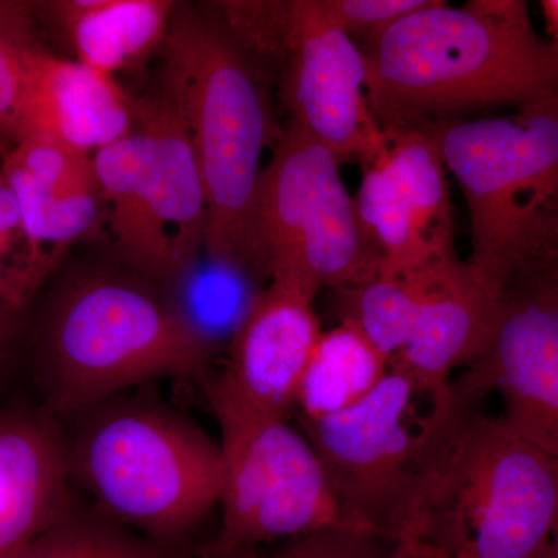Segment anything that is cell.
Segmentation results:
<instances>
[{
    "label": "cell",
    "mask_w": 558,
    "mask_h": 558,
    "mask_svg": "<svg viewBox=\"0 0 558 558\" xmlns=\"http://www.w3.org/2000/svg\"><path fill=\"white\" fill-rule=\"evenodd\" d=\"M357 44L381 128H429L558 97V49L521 0H429Z\"/></svg>",
    "instance_id": "1"
},
{
    "label": "cell",
    "mask_w": 558,
    "mask_h": 558,
    "mask_svg": "<svg viewBox=\"0 0 558 558\" xmlns=\"http://www.w3.org/2000/svg\"><path fill=\"white\" fill-rule=\"evenodd\" d=\"M461 381L436 398L400 542L449 558H539L558 527V457L476 409Z\"/></svg>",
    "instance_id": "2"
},
{
    "label": "cell",
    "mask_w": 558,
    "mask_h": 558,
    "mask_svg": "<svg viewBox=\"0 0 558 558\" xmlns=\"http://www.w3.org/2000/svg\"><path fill=\"white\" fill-rule=\"evenodd\" d=\"M160 50L161 92L189 134L207 196L204 250L252 269L253 204L266 150H274L282 132L271 116L270 83L234 47L208 5L178 3Z\"/></svg>",
    "instance_id": "3"
},
{
    "label": "cell",
    "mask_w": 558,
    "mask_h": 558,
    "mask_svg": "<svg viewBox=\"0 0 558 558\" xmlns=\"http://www.w3.org/2000/svg\"><path fill=\"white\" fill-rule=\"evenodd\" d=\"M428 130L468 204V264L480 284L505 296L548 269L558 256V97Z\"/></svg>",
    "instance_id": "4"
},
{
    "label": "cell",
    "mask_w": 558,
    "mask_h": 558,
    "mask_svg": "<svg viewBox=\"0 0 558 558\" xmlns=\"http://www.w3.org/2000/svg\"><path fill=\"white\" fill-rule=\"evenodd\" d=\"M39 354L57 411L89 409L163 377H204L215 355L154 282L121 266L70 279L47 314Z\"/></svg>",
    "instance_id": "5"
},
{
    "label": "cell",
    "mask_w": 558,
    "mask_h": 558,
    "mask_svg": "<svg viewBox=\"0 0 558 558\" xmlns=\"http://www.w3.org/2000/svg\"><path fill=\"white\" fill-rule=\"evenodd\" d=\"M341 161L286 124L253 204L250 266L260 279L315 300L322 289L362 288L385 260L341 178Z\"/></svg>",
    "instance_id": "6"
},
{
    "label": "cell",
    "mask_w": 558,
    "mask_h": 558,
    "mask_svg": "<svg viewBox=\"0 0 558 558\" xmlns=\"http://www.w3.org/2000/svg\"><path fill=\"white\" fill-rule=\"evenodd\" d=\"M68 461L106 512L159 537L182 534L219 505V444L170 411H102L80 433Z\"/></svg>",
    "instance_id": "7"
},
{
    "label": "cell",
    "mask_w": 558,
    "mask_h": 558,
    "mask_svg": "<svg viewBox=\"0 0 558 558\" xmlns=\"http://www.w3.org/2000/svg\"><path fill=\"white\" fill-rule=\"evenodd\" d=\"M208 396L222 435V527L211 557L343 526L304 433L290 427L288 417L250 409L215 380H209Z\"/></svg>",
    "instance_id": "8"
},
{
    "label": "cell",
    "mask_w": 558,
    "mask_h": 558,
    "mask_svg": "<svg viewBox=\"0 0 558 558\" xmlns=\"http://www.w3.org/2000/svg\"><path fill=\"white\" fill-rule=\"evenodd\" d=\"M424 396L391 368L352 409L315 421L300 418L344 527L391 543L403 538L435 424L436 398L418 413Z\"/></svg>",
    "instance_id": "9"
},
{
    "label": "cell",
    "mask_w": 558,
    "mask_h": 558,
    "mask_svg": "<svg viewBox=\"0 0 558 558\" xmlns=\"http://www.w3.org/2000/svg\"><path fill=\"white\" fill-rule=\"evenodd\" d=\"M379 153L362 163L355 205L385 260L410 277L458 266L447 168L428 128H384Z\"/></svg>",
    "instance_id": "10"
},
{
    "label": "cell",
    "mask_w": 558,
    "mask_h": 558,
    "mask_svg": "<svg viewBox=\"0 0 558 558\" xmlns=\"http://www.w3.org/2000/svg\"><path fill=\"white\" fill-rule=\"evenodd\" d=\"M288 124L341 161L373 159L384 128L371 108L359 44L319 14L315 0H293L288 61L278 80Z\"/></svg>",
    "instance_id": "11"
},
{
    "label": "cell",
    "mask_w": 558,
    "mask_h": 558,
    "mask_svg": "<svg viewBox=\"0 0 558 558\" xmlns=\"http://www.w3.org/2000/svg\"><path fill=\"white\" fill-rule=\"evenodd\" d=\"M461 381L481 399L501 392L506 425L558 457V300L537 277L509 290L490 347Z\"/></svg>",
    "instance_id": "12"
},
{
    "label": "cell",
    "mask_w": 558,
    "mask_h": 558,
    "mask_svg": "<svg viewBox=\"0 0 558 558\" xmlns=\"http://www.w3.org/2000/svg\"><path fill=\"white\" fill-rule=\"evenodd\" d=\"M322 333L314 300L270 282L227 347L216 385L250 409L288 417Z\"/></svg>",
    "instance_id": "13"
},
{
    "label": "cell",
    "mask_w": 558,
    "mask_h": 558,
    "mask_svg": "<svg viewBox=\"0 0 558 558\" xmlns=\"http://www.w3.org/2000/svg\"><path fill=\"white\" fill-rule=\"evenodd\" d=\"M0 170L20 201L33 253L46 277L75 242L106 222L92 156L27 137L0 149Z\"/></svg>",
    "instance_id": "14"
},
{
    "label": "cell",
    "mask_w": 558,
    "mask_h": 558,
    "mask_svg": "<svg viewBox=\"0 0 558 558\" xmlns=\"http://www.w3.org/2000/svg\"><path fill=\"white\" fill-rule=\"evenodd\" d=\"M135 128V100L113 76L51 53L32 51L24 137L94 156ZM21 138V140H22Z\"/></svg>",
    "instance_id": "15"
},
{
    "label": "cell",
    "mask_w": 558,
    "mask_h": 558,
    "mask_svg": "<svg viewBox=\"0 0 558 558\" xmlns=\"http://www.w3.org/2000/svg\"><path fill=\"white\" fill-rule=\"evenodd\" d=\"M505 300L483 288L465 263L432 290L410 340L389 365L425 395L440 398L454 369L486 354Z\"/></svg>",
    "instance_id": "16"
},
{
    "label": "cell",
    "mask_w": 558,
    "mask_h": 558,
    "mask_svg": "<svg viewBox=\"0 0 558 558\" xmlns=\"http://www.w3.org/2000/svg\"><path fill=\"white\" fill-rule=\"evenodd\" d=\"M135 121L149 138L154 222L170 260V282L204 252L207 196L189 134L167 95L135 100Z\"/></svg>",
    "instance_id": "17"
},
{
    "label": "cell",
    "mask_w": 558,
    "mask_h": 558,
    "mask_svg": "<svg viewBox=\"0 0 558 558\" xmlns=\"http://www.w3.org/2000/svg\"><path fill=\"white\" fill-rule=\"evenodd\" d=\"M68 453L27 418L0 421V558H17L68 512Z\"/></svg>",
    "instance_id": "18"
},
{
    "label": "cell",
    "mask_w": 558,
    "mask_h": 558,
    "mask_svg": "<svg viewBox=\"0 0 558 558\" xmlns=\"http://www.w3.org/2000/svg\"><path fill=\"white\" fill-rule=\"evenodd\" d=\"M178 2L171 0H57L35 2L75 61L109 76L135 68L167 38Z\"/></svg>",
    "instance_id": "19"
},
{
    "label": "cell",
    "mask_w": 558,
    "mask_h": 558,
    "mask_svg": "<svg viewBox=\"0 0 558 558\" xmlns=\"http://www.w3.org/2000/svg\"><path fill=\"white\" fill-rule=\"evenodd\" d=\"M92 160L120 266L160 288L171 270L154 222L148 134L135 121L128 137L98 150Z\"/></svg>",
    "instance_id": "20"
},
{
    "label": "cell",
    "mask_w": 558,
    "mask_h": 558,
    "mask_svg": "<svg viewBox=\"0 0 558 558\" xmlns=\"http://www.w3.org/2000/svg\"><path fill=\"white\" fill-rule=\"evenodd\" d=\"M267 286L244 264L208 255L204 250L159 289L186 329L216 354L229 347Z\"/></svg>",
    "instance_id": "21"
},
{
    "label": "cell",
    "mask_w": 558,
    "mask_h": 558,
    "mask_svg": "<svg viewBox=\"0 0 558 558\" xmlns=\"http://www.w3.org/2000/svg\"><path fill=\"white\" fill-rule=\"evenodd\" d=\"M391 369L389 360L354 325L323 330L296 395L300 418L315 421L368 398Z\"/></svg>",
    "instance_id": "22"
},
{
    "label": "cell",
    "mask_w": 558,
    "mask_h": 558,
    "mask_svg": "<svg viewBox=\"0 0 558 558\" xmlns=\"http://www.w3.org/2000/svg\"><path fill=\"white\" fill-rule=\"evenodd\" d=\"M464 264L410 277L381 274L362 288L339 292L341 322L354 325L391 362L410 340L432 290Z\"/></svg>",
    "instance_id": "23"
},
{
    "label": "cell",
    "mask_w": 558,
    "mask_h": 558,
    "mask_svg": "<svg viewBox=\"0 0 558 558\" xmlns=\"http://www.w3.org/2000/svg\"><path fill=\"white\" fill-rule=\"evenodd\" d=\"M208 9L245 60L269 83L278 81L288 61L293 0H230Z\"/></svg>",
    "instance_id": "24"
},
{
    "label": "cell",
    "mask_w": 558,
    "mask_h": 558,
    "mask_svg": "<svg viewBox=\"0 0 558 558\" xmlns=\"http://www.w3.org/2000/svg\"><path fill=\"white\" fill-rule=\"evenodd\" d=\"M35 21L33 3L0 0V149L24 137Z\"/></svg>",
    "instance_id": "25"
},
{
    "label": "cell",
    "mask_w": 558,
    "mask_h": 558,
    "mask_svg": "<svg viewBox=\"0 0 558 558\" xmlns=\"http://www.w3.org/2000/svg\"><path fill=\"white\" fill-rule=\"evenodd\" d=\"M17 558H167L159 549L95 520L61 517Z\"/></svg>",
    "instance_id": "26"
},
{
    "label": "cell",
    "mask_w": 558,
    "mask_h": 558,
    "mask_svg": "<svg viewBox=\"0 0 558 558\" xmlns=\"http://www.w3.org/2000/svg\"><path fill=\"white\" fill-rule=\"evenodd\" d=\"M46 278L33 253L20 201L0 170V304L20 312Z\"/></svg>",
    "instance_id": "27"
},
{
    "label": "cell",
    "mask_w": 558,
    "mask_h": 558,
    "mask_svg": "<svg viewBox=\"0 0 558 558\" xmlns=\"http://www.w3.org/2000/svg\"><path fill=\"white\" fill-rule=\"evenodd\" d=\"M428 3L429 0H315L319 14L355 43L376 35Z\"/></svg>",
    "instance_id": "28"
},
{
    "label": "cell",
    "mask_w": 558,
    "mask_h": 558,
    "mask_svg": "<svg viewBox=\"0 0 558 558\" xmlns=\"http://www.w3.org/2000/svg\"><path fill=\"white\" fill-rule=\"evenodd\" d=\"M396 543L351 527H328L295 538L271 558H387Z\"/></svg>",
    "instance_id": "29"
},
{
    "label": "cell",
    "mask_w": 558,
    "mask_h": 558,
    "mask_svg": "<svg viewBox=\"0 0 558 558\" xmlns=\"http://www.w3.org/2000/svg\"><path fill=\"white\" fill-rule=\"evenodd\" d=\"M16 317L17 312L0 304V357H2L7 348L10 347L14 332H16Z\"/></svg>",
    "instance_id": "30"
},
{
    "label": "cell",
    "mask_w": 558,
    "mask_h": 558,
    "mask_svg": "<svg viewBox=\"0 0 558 558\" xmlns=\"http://www.w3.org/2000/svg\"><path fill=\"white\" fill-rule=\"evenodd\" d=\"M539 5H542L543 17H545L550 43L558 49V0H543Z\"/></svg>",
    "instance_id": "31"
},
{
    "label": "cell",
    "mask_w": 558,
    "mask_h": 558,
    "mask_svg": "<svg viewBox=\"0 0 558 558\" xmlns=\"http://www.w3.org/2000/svg\"><path fill=\"white\" fill-rule=\"evenodd\" d=\"M548 288L549 292L558 300V256L553 264L542 271V274L535 275Z\"/></svg>",
    "instance_id": "32"
},
{
    "label": "cell",
    "mask_w": 558,
    "mask_h": 558,
    "mask_svg": "<svg viewBox=\"0 0 558 558\" xmlns=\"http://www.w3.org/2000/svg\"><path fill=\"white\" fill-rule=\"evenodd\" d=\"M413 549V558H449L440 550L424 545V543H410Z\"/></svg>",
    "instance_id": "33"
},
{
    "label": "cell",
    "mask_w": 558,
    "mask_h": 558,
    "mask_svg": "<svg viewBox=\"0 0 558 558\" xmlns=\"http://www.w3.org/2000/svg\"><path fill=\"white\" fill-rule=\"evenodd\" d=\"M387 558H413V549L409 542H399Z\"/></svg>",
    "instance_id": "34"
},
{
    "label": "cell",
    "mask_w": 558,
    "mask_h": 558,
    "mask_svg": "<svg viewBox=\"0 0 558 558\" xmlns=\"http://www.w3.org/2000/svg\"><path fill=\"white\" fill-rule=\"evenodd\" d=\"M539 558H558V527L550 537L548 546H546L545 553Z\"/></svg>",
    "instance_id": "35"
},
{
    "label": "cell",
    "mask_w": 558,
    "mask_h": 558,
    "mask_svg": "<svg viewBox=\"0 0 558 558\" xmlns=\"http://www.w3.org/2000/svg\"><path fill=\"white\" fill-rule=\"evenodd\" d=\"M211 558H258L255 549L240 550V553L229 554V556H219Z\"/></svg>",
    "instance_id": "36"
}]
</instances>
